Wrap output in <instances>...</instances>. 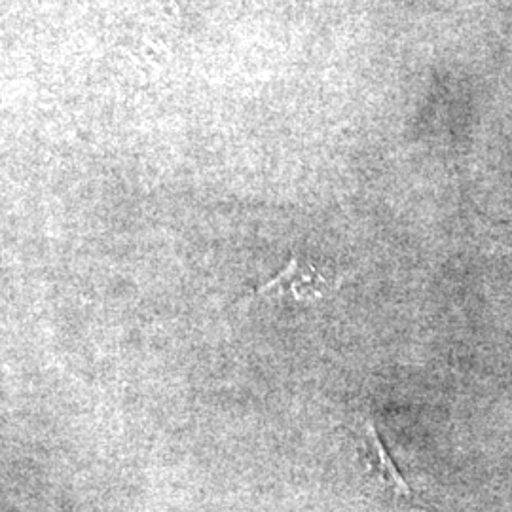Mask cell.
<instances>
[{
    "label": "cell",
    "mask_w": 512,
    "mask_h": 512,
    "mask_svg": "<svg viewBox=\"0 0 512 512\" xmlns=\"http://www.w3.org/2000/svg\"><path fill=\"white\" fill-rule=\"evenodd\" d=\"M361 431H363V439H365L366 450H368V458L372 461L376 473L382 476L385 484L395 490L399 495H410V488L404 482L403 476L399 473V469L395 467L393 459L387 454L384 442L378 437L376 427L370 420L361 421Z\"/></svg>",
    "instance_id": "cell-2"
},
{
    "label": "cell",
    "mask_w": 512,
    "mask_h": 512,
    "mask_svg": "<svg viewBox=\"0 0 512 512\" xmlns=\"http://www.w3.org/2000/svg\"><path fill=\"white\" fill-rule=\"evenodd\" d=\"M327 289L329 281L313 268V264L302 260L298 255H293L279 274L258 285L255 291L247 296V300L264 294H279L289 296L298 302H311L315 298L325 296Z\"/></svg>",
    "instance_id": "cell-1"
}]
</instances>
